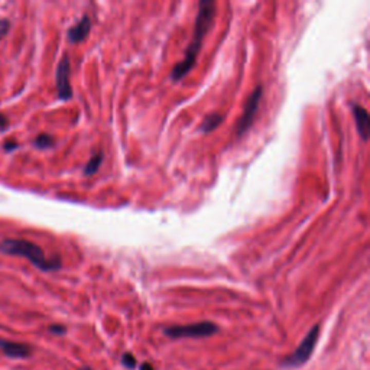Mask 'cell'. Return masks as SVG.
Wrapping results in <instances>:
<instances>
[{
  "label": "cell",
  "mask_w": 370,
  "mask_h": 370,
  "mask_svg": "<svg viewBox=\"0 0 370 370\" xmlns=\"http://www.w3.org/2000/svg\"><path fill=\"white\" fill-rule=\"evenodd\" d=\"M214 15H216V3L211 0H201L198 3V12H197L195 25H194L193 39L185 51L182 61L178 62L171 71L172 81H179L193 69L195 61H197V55L200 52L201 45H202V41L206 38L208 31L211 29Z\"/></svg>",
  "instance_id": "cell-1"
},
{
  "label": "cell",
  "mask_w": 370,
  "mask_h": 370,
  "mask_svg": "<svg viewBox=\"0 0 370 370\" xmlns=\"http://www.w3.org/2000/svg\"><path fill=\"white\" fill-rule=\"evenodd\" d=\"M0 252L10 256H21L28 259L29 262L36 266L38 269L44 272H51V270L61 269V257L60 256H52L46 257L44 250L32 243L29 240L22 239H6L0 242Z\"/></svg>",
  "instance_id": "cell-2"
},
{
  "label": "cell",
  "mask_w": 370,
  "mask_h": 370,
  "mask_svg": "<svg viewBox=\"0 0 370 370\" xmlns=\"http://www.w3.org/2000/svg\"><path fill=\"white\" fill-rule=\"evenodd\" d=\"M165 334L171 339H198V337H210L218 331V327L211 321H201V323L187 324V325H171L166 327Z\"/></svg>",
  "instance_id": "cell-3"
},
{
  "label": "cell",
  "mask_w": 370,
  "mask_h": 370,
  "mask_svg": "<svg viewBox=\"0 0 370 370\" xmlns=\"http://www.w3.org/2000/svg\"><path fill=\"white\" fill-rule=\"evenodd\" d=\"M318 336H320V325H314L308 334L304 337V340L301 341V344L295 350L291 356H288L286 359H284L282 366H291V367H297L301 366L308 360L314 348H316L317 341H318Z\"/></svg>",
  "instance_id": "cell-4"
},
{
  "label": "cell",
  "mask_w": 370,
  "mask_h": 370,
  "mask_svg": "<svg viewBox=\"0 0 370 370\" xmlns=\"http://www.w3.org/2000/svg\"><path fill=\"white\" fill-rule=\"evenodd\" d=\"M262 96H263L262 85H257L253 91L250 92L249 99H247L246 103H245L243 113L240 116L239 122H237V126H236L237 136H242L243 133H246V132L252 127L254 116L257 113V108H259V104H261V100H262Z\"/></svg>",
  "instance_id": "cell-5"
},
{
  "label": "cell",
  "mask_w": 370,
  "mask_h": 370,
  "mask_svg": "<svg viewBox=\"0 0 370 370\" xmlns=\"http://www.w3.org/2000/svg\"><path fill=\"white\" fill-rule=\"evenodd\" d=\"M69 69H71L69 58L67 55H64L57 67V72H55L57 94H58V99L62 101H67L72 97V87L69 83Z\"/></svg>",
  "instance_id": "cell-6"
},
{
  "label": "cell",
  "mask_w": 370,
  "mask_h": 370,
  "mask_svg": "<svg viewBox=\"0 0 370 370\" xmlns=\"http://www.w3.org/2000/svg\"><path fill=\"white\" fill-rule=\"evenodd\" d=\"M90 31H91V19H90V16L84 15L74 26H71L68 29V33H67L68 41L71 44H78L87 38Z\"/></svg>",
  "instance_id": "cell-7"
},
{
  "label": "cell",
  "mask_w": 370,
  "mask_h": 370,
  "mask_svg": "<svg viewBox=\"0 0 370 370\" xmlns=\"http://www.w3.org/2000/svg\"><path fill=\"white\" fill-rule=\"evenodd\" d=\"M0 350L12 359H25L31 355V347L23 343L0 339Z\"/></svg>",
  "instance_id": "cell-8"
},
{
  "label": "cell",
  "mask_w": 370,
  "mask_h": 370,
  "mask_svg": "<svg viewBox=\"0 0 370 370\" xmlns=\"http://www.w3.org/2000/svg\"><path fill=\"white\" fill-rule=\"evenodd\" d=\"M353 116H355L356 127L357 132L360 135L363 142H366L369 139V131H370V119L369 113L364 107H362L360 104H353Z\"/></svg>",
  "instance_id": "cell-9"
},
{
  "label": "cell",
  "mask_w": 370,
  "mask_h": 370,
  "mask_svg": "<svg viewBox=\"0 0 370 370\" xmlns=\"http://www.w3.org/2000/svg\"><path fill=\"white\" fill-rule=\"evenodd\" d=\"M223 122V116L218 115V113H213V115H208L204 117L202 123L200 126V131L202 133H208V132H213L217 129L220 123Z\"/></svg>",
  "instance_id": "cell-10"
},
{
  "label": "cell",
  "mask_w": 370,
  "mask_h": 370,
  "mask_svg": "<svg viewBox=\"0 0 370 370\" xmlns=\"http://www.w3.org/2000/svg\"><path fill=\"white\" fill-rule=\"evenodd\" d=\"M103 158H104L103 152H97V154H94L91 158L88 159L87 165L84 166V174L87 177H91V175H94V174L99 171L101 163H103Z\"/></svg>",
  "instance_id": "cell-11"
},
{
  "label": "cell",
  "mask_w": 370,
  "mask_h": 370,
  "mask_svg": "<svg viewBox=\"0 0 370 370\" xmlns=\"http://www.w3.org/2000/svg\"><path fill=\"white\" fill-rule=\"evenodd\" d=\"M33 145L38 147V149H49V147H52L55 145V140L54 138L51 136V135H48V133H41L38 135L35 140H33Z\"/></svg>",
  "instance_id": "cell-12"
},
{
  "label": "cell",
  "mask_w": 370,
  "mask_h": 370,
  "mask_svg": "<svg viewBox=\"0 0 370 370\" xmlns=\"http://www.w3.org/2000/svg\"><path fill=\"white\" fill-rule=\"evenodd\" d=\"M10 31V21L9 19H0V39H3Z\"/></svg>",
  "instance_id": "cell-13"
},
{
  "label": "cell",
  "mask_w": 370,
  "mask_h": 370,
  "mask_svg": "<svg viewBox=\"0 0 370 370\" xmlns=\"http://www.w3.org/2000/svg\"><path fill=\"white\" fill-rule=\"evenodd\" d=\"M122 363L129 369H133L136 366V360H135V357L131 353H124L123 357H122Z\"/></svg>",
  "instance_id": "cell-14"
},
{
  "label": "cell",
  "mask_w": 370,
  "mask_h": 370,
  "mask_svg": "<svg viewBox=\"0 0 370 370\" xmlns=\"http://www.w3.org/2000/svg\"><path fill=\"white\" fill-rule=\"evenodd\" d=\"M49 331L52 332V334H57V336H62V334H65V327L64 325H60V324H54V325H51L49 327Z\"/></svg>",
  "instance_id": "cell-15"
},
{
  "label": "cell",
  "mask_w": 370,
  "mask_h": 370,
  "mask_svg": "<svg viewBox=\"0 0 370 370\" xmlns=\"http://www.w3.org/2000/svg\"><path fill=\"white\" fill-rule=\"evenodd\" d=\"M8 126H9V119L5 115H2V113H0V132L6 131V129H8Z\"/></svg>",
  "instance_id": "cell-16"
},
{
  "label": "cell",
  "mask_w": 370,
  "mask_h": 370,
  "mask_svg": "<svg viewBox=\"0 0 370 370\" xmlns=\"http://www.w3.org/2000/svg\"><path fill=\"white\" fill-rule=\"evenodd\" d=\"M16 147H17V143H16L15 140H8V142L3 145V149H5L6 152H12V151H15Z\"/></svg>",
  "instance_id": "cell-17"
},
{
  "label": "cell",
  "mask_w": 370,
  "mask_h": 370,
  "mask_svg": "<svg viewBox=\"0 0 370 370\" xmlns=\"http://www.w3.org/2000/svg\"><path fill=\"white\" fill-rule=\"evenodd\" d=\"M140 370H154V367H152V364H151V363H143V364H142V367H140Z\"/></svg>",
  "instance_id": "cell-18"
},
{
  "label": "cell",
  "mask_w": 370,
  "mask_h": 370,
  "mask_svg": "<svg viewBox=\"0 0 370 370\" xmlns=\"http://www.w3.org/2000/svg\"><path fill=\"white\" fill-rule=\"evenodd\" d=\"M83 370H91V369H88V367H84V369H83Z\"/></svg>",
  "instance_id": "cell-19"
}]
</instances>
